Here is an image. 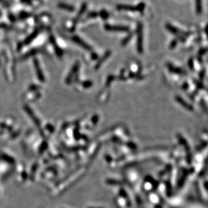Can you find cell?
<instances>
[{"label": "cell", "instance_id": "6da1fadb", "mask_svg": "<svg viewBox=\"0 0 208 208\" xmlns=\"http://www.w3.org/2000/svg\"><path fill=\"white\" fill-rule=\"evenodd\" d=\"M165 27L168 31H169L170 33L178 37V39H179L180 41L182 42H185L186 37L191 34V32L182 31L180 29H178V28H176V27H175L171 25L170 23H166V25H165Z\"/></svg>", "mask_w": 208, "mask_h": 208}, {"label": "cell", "instance_id": "7a4b0ae2", "mask_svg": "<svg viewBox=\"0 0 208 208\" xmlns=\"http://www.w3.org/2000/svg\"><path fill=\"white\" fill-rule=\"evenodd\" d=\"M136 34H137V41H136V49L139 54L143 52V25L138 23L136 28Z\"/></svg>", "mask_w": 208, "mask_h": 208}, {"label": "cell", "instance_id": "3957f363", "mask_svg": "<svg viewBox=\"0 0 208 208\" xmlns=\"http://www.w3.org/2000/svg\"><path fill=\"white\" fill-rule=\"evenodd\" d=\"M105 30L109 31H116V32H128L129 31V28L124 26H112V25H105Z\"/></svg>", "mask_w": 208, "mask_h": 208}, {"label": "cell", "instance_id": "277c9868", "mask_svg": "<svg viewBox=\"0 0 208 208\" xmlns=\"http://www.w3.org/2000/svg\"><path fill=\"white\" fill-rule=\"evenodd\" d=\"M72 40L74 43H76V44L83 47V48L87 50H91V47L89 46V45L87 44V43L85 41H83L81 38H80L79 36H73L72 37Z\"/></svg>", "mask_w": 208, "mask_h": 208}, {"label": "cell", "instance_id": "5b68a950", "mask_svg": "<svg viewBox=\"0 0 208 208\" xmlns=\"http://www.w3.org/2000/svg\"><path fill=\"white\" fill-rule=\"evenodd\" d=\"M86 8H87V3H83V4L81 5V8H80L79 11H78V13L77 15H76L75 19H74V25H73V26H74V28L75 27V26L76 25V24L78 23V21H79L80 19H81V16H83V14H84V12H85V10H86Z\"/></svg>", "mask_w": 208, "mask_h": 208}, {"label": "cell", "instance_id": "8992f818", "mask_svg": "<svg viewBox=\"0 0 208 208\" xmlns=\"http://www.w3.org/2000/svg\"><path fill=\"white\" fill-rule=\"evenodd\" d=\"M117 9L118 10H126V11H131V12H135L137 11V7L133 6V5H123L120 4L117 6Z\"/></svg>", "mask_w": 208, "mask_h": 208}, {"label": "cell", "instance_id": "52a82bcc", "mask_svg": "<svg viewBox=\"0 0 208 208\" xmlns=\"http://www.w3.org/2000/svg\"><path fill=\"white\" fill-rule=\"evenodd\" d=\"M167 67L168 68V70L172 72L173 73H176V74H185V72L182 69L180 68H177V67L174 66L171 64H167Z\"/></svg>", "mask_w": 208, "mask_h": 208}, {"label": "cell", "instance_id": "ba28073f", "mask_svg": "<svg viewBox=\"0 0 208 208\" xmlns=\"http://www.w3.org/2000/svg\"><path fill=\"white\" fill-rule=\"evenodd\" d=\"M50 43H52V45L54 46V49H55V51H56V54H57V55L58 56H62V51L61 49L58 46L57 43H56V40H55L54 37L52 35L50 36Z\"/></svg>", "mask_w": 208, "mask_h": 208}, {"label": "cell", "instance_id": "9c48e42d", "mask_svg": "<svg viewBox=\"0 0 208 208\" xmlns=\"http://www.w3.org/2000/svg\"><path fill=\"white\" fill-rule=\"evenodd\" d=\"M39 33V30L36 29V30L33 31V32H32V33L26 38V40H25V43H26V44H28V43H31V42L35 39L36 36H37Z\"/></svg>", "mask_w": 208, "mask_h": 208}, {"label": "cell", "instance_id": "30bf717a", "mask_svg": "<svg viewBox=\"0 0 208 208\" xmlns=\"http://www.w3.org/2000/svg\"><path fill=\"white\" fill-rule=\"evenodd\" d=\"M195 10L198 15L202 14L203 12V5H202V0H195Z\"/></svg>", "mask_w": 208, "mask_h": 208}, {"label": "cell", "instance_id": "8fae6325", "mask_svg": "<svg viewBox=\"0 0 208 208\" xmlns=\"http://www.w3.org/2000/svg\"><path fill=\"white\" fill-rule=\"evenodd\" d=\"M58 7H59L60 8L62 9V10L68 11V12H73V11L74 10V7L64 3H60L59 4H58Z\"/></svg>", "mask_w": 208, "mask_h": 208}, {"label": "cell", "instance_id": "7c38bea8", "mask_svg": "<svg viewBox=\"0 0 208 208\" xmlns=\"http://www.w3.org/2000/svg\"><path fill=\"white\" fill-rule=\"evenodd\" d=\"M34 66H35V69H36V73H37V74H38V76H39V78H40V79L43 80V74H42V73H41V68H40V66H39V62H38L37 60L35 59L34 60Z\"/></svg>", "mask_w": 208, "mask_h": 208}, {"label": "cell", "instance_id": "4fadbf2b", "mask_svg": "<svg viewBox=\"0 0 208 208\" xmlns=\"http://www.w3.org/2000/svg\"><path fill=\"white\" fill-rule=\"evenodd\" d=\"M110 54H111V52H110V51H108V52H107L106 53H105V55H104V56H103V58H101V60H100V61L99 62H98V64H97V66H99L101 64V63H102V62H103V61H104V60H106V59H107V58H108L109 56H110Z\"/></svg>", "mask_w": 208, "mask_h": 208}, {"label": "cell", "instance_id": "5bb4252c", "mask_svg": "<svg viewBox=\"0 0 208 208\" xmlns=\"http://www.w3.org/2000/svg\"><path fill=\"white\" fill-rule=\"evenodd\" d=\"M132 34H130L129 36H127V37H126L125 39H124L123 41H122V45H127V43L130 41V40L132 39Z\"/></svg>", "mask_w": 208, "mask_h": 208}, {"label": "cell", "instance_id": "9a60e30c", "mask_svg": "<svg viewBox=\"0 0 208 208\" xmlns=\"http://www.w3.org/2000/svg\"><path fill=\"white\" fill-rule=\"evenodd\" d=\"M177 43H178V40H177L176 39H172V41L170 42V50H173V49H174L175 47H176Z\"/></svg>", "mask_w": 208, "mask_h": 208}, {"label": "cell", "instance_id": "2e32d148", "mask_svg": "<svg viewBox=\"0 0 208 208\" xmlns=\"http://www.w3.org/2000/svg\"><path fill=\"white\" fill-rule=\"evenodd\" d=\"M136 7H137L138 12H142L144 10V9H145V3L140 2V3H138V4L137 5H136Z\"/></svg>", "mask_w": 208, "mask_h": 208}, {"label": "cell", "instance_id": "e0dca14e", "mask_svg": "<svg viewBox=\"0 0 208 208\" xmlns=\"http://www.w3.org/2000/svg\"><path fill=\"white\" fill-rule=\"evenodd\" d=\"M208 52V47H203V48L201 49L199 52V56H202L206 53Z\"/></svg>", "mask_w": 208, "mask_h": 208}, {"label": "cell", "instance_id": "ac0fdd59", "mask_svg": "<svg viewBox=\"0 0 208 208\" xmlns=\"http://www.w3.org/2000/svg\"><path fill=\"white\" fill-rule=\"evenodd\" d=\"M176 100H177V101H178V103H182V104H185V105H184L183 106H185L186 107V108L190 109H191V107L189 106V105H188V104L186 103V102H184L183 100H182L180 97H177V99Z\"/></svg>", "mask_w": 208, "mask_h": 208}, {"label": "cell", "instance_id": "d6986e66", "mask_svg": "<svg viewBox=\"0 0 208 208\" xmlns=\"http://www.w3.org/2000/svg\"><path fill=\"white\" fill-rule=\"evenodd\" d=\"M100 15H101V18H103V19H107V18H108V16H109L108 13H107L106 11H105V10H102L101 12V13H100Z\"/></svg>", "mask_w": 208, "mask_h": 208}, {"label": "cell", "instance_id": "ffe728a7", "mask_svg": "<svg viewBox=\"0 0 208 208\" xmlns=\"http://www.w3.org/2000/svg\"><path fill=\"white\" fill-rule=\"evenodd\" d=\"M97 16H98V13H97V12H90V13H89L88 14V16H87V18H95Z\"/></svg>", "mask_w": 208, "mask_h": 208}, {"label": "cell", "instance_id": "44dd1931", "mask_svg": "<svg viewBox=\"0 0 208 208\" xmlns=\"http://www.w3.org/2000/svg\"><path fill=\"white\" fill-rule=\"evenodd\" d=\"M189 68L191 69L193 68V58H190L189 60Z\"/></svg>", "mask_w": 208, "mask_h": 208}, {"label": "cell", "instance_id": "7402d4cb", "mask_svg": "<svg viewBox=\"0 0 208 208\" xmlns=\"http://www.w3.org/2000/svg\"><path fill=\"white\" fill-rule=\"evenodd\" d=\"M205 32L206 34V36H207V39L208 40V23L206 25V26H205Z\"/></svg>", "mask_w": 208, "mask_h": 208}, {"label": "cell", "instance_id": "603a6c76", "mask_svg": "<svg viewBox=\"0 0 208 208\" xmlns=\"http://www.w3.org/2000/svg\"><path fill=\"white\" fill-rule=\"evenodd\" d=\"M206 162L208 164V157L207 158V159H206Z\"/></svg>", "mask_w": 208, "mask_h": 208}, {"label": "cell", "instance_id": "cb8c5ba5", "mask_svg": "<svg viewBox=\"0 0 208 208\" xmlns=\"http://www.w3.org/2000/svg\"><path fill=\"white\" fill-rule=\"evenodd\" d=\"M89 208H101V207H89Z\"/></svg>", "mask_w": 208, "mask_h": 208}]
</instances>
